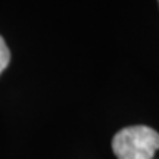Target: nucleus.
<instances>
[{
    "label": "nucleus",
    "instance_id": "obj_1",
    "mask_svg": "<svg viewBox=\"0 0 159 159\" xmlns=\"http://www.w3.org/2000/svg\"><path fill=\"white\" fill-rule=\"evenodd\" d=\"M158 149L159 134L146 125L125 127L112 139L116 159H153Z\"/></svg>",
    "mask_w": 159,
    "mask_h": 159
},
{
    "label": "nucleus",
    "instance_id": "obj_2",
    "mask_svg": "<svg viewBox=\"0 0 159 159\" xmlns=\"http://www.w3.org/2000/svg\"><path fill=\"white\" fill-rule=\"evenodd\" d=\"M9 62H11V52L7 49L3 37L0 35V74L5 71V68L9 65Z\"/></svg>",
    "mask_w": 159,
    "mask_h": 159
},
{
    "label": "nucleus",
    "instance_id": "obj_3",
    "mask_svg": "<svg viewBox=\"0 0 159 159\" xmlns=\"http://www.w3.org/2000/svg\"><path fill=\"white\" fill-rule=\"evenodd\" d=\"M158 2H159V0H158Z\"/></svg>",
    "mask_w": 159,
    "mask_h": 159
}]
</instances>
